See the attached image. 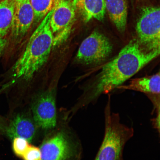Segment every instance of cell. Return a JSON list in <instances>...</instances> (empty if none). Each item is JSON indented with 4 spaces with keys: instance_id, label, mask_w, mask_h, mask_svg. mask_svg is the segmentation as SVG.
<instances>
[{
    "instance_id": "6da1fadb",
    "label": "cell",
    "mask_w": 160,
    "mask_h": 160,
    "mask_svg": "<svg viewBox=\"0 0 160 160\" xmlns=\"http://www.w3.org/2000/svg\"><path fill=\"white\" fill-rule=\"evenodd\" d=\"M159 53V51L146 52L137 41L131 40L116 57L102 68L89 89L87 102L117 88L157 58Z\"/></svg>"
},
{
    "instance_id": "7a4b0ae2",
    "label": "cell",
    "mask_w": 160,
    "mask_h": 160,
    "mask_svg": "<svg viewBox=\"0 0 160 160\" xmlns=\"http://www.w3.org/2000/svg\"><path fill=\"white\" fill-rule=\"evenodd\" d=\"M53 11V8L42 20L12 68V77L15 80L29 81L47 63L53 49L50 26Z\"/></svg>"
},
{
    "instance_id": "3957f363",
    "label": "cell",
    "mask_w": 160,
    "mask_h": 160,
    "mask_svg": "<svg viewBox=\"0 0 160 160\" xmlns=\"http://www.w3.org/2000/svg\"><path fill=\"white\" fill-rule=\"evenodd\" d=\"M66 120L44 135L39 147L41 160H81L82 148L77 134Z\"/></svg>"
},
{
    "instance_id": "277c9868",
    "label": "cell",
    "mask_w": 160,
    "mask_h": 160,
    "mask_svg": "<svg viewBox=\"0 0 160 160\" xmlns=\"http://www.w3.org/2000/svg\"><path fill=\"white\" fill-rule=\"evenodd\" d=\"M104 137L95 160H123L126 143L133 137L132 128L122 123L118 114L111 113L109 104L105 110Z\"/></svg>"
},
{
    "instance_id": "5b68a950",
    "label": "cell",
    "mask_w": 160,
    "mask_h": 160,
    "mask_svg": "<svg viewBox=\"0 0 160 160\" xmlns=\"http://www.w3.org/2000/svg\"><path fill=\"white\" fill-rule=\"evenodd\" d=\"M56 97V89H47L34 96L28 107L40 131L44 135L54 129L58 122Z\"/></svg>"
},
{
    "instance_id": "8992f818",
    "label": "cell",
    "mask_w": 160,
    "mask_h": 160,
    "mask_svg": "<svg viewBox=\"0 0 160 160\" xmlns=\"http://www.w3.org/2000/svg\"><path fill=\"white\" fill-rule=\"evenodd\" d=\"M160 13L159 7H145L137 22V41L146 52L160 51Z\"/></svg>"
},
{
    "instance_id": "52a82bcc",
    "label": "cell",
    "mask_w": 160,
    "mask_h": 160,
    "mask_svg": "<svg viewBox=\"0 0 160 160\" xmlns=\"http://www.w3.org/2000/svg\"><path fill=\"white\" fill-rule=\"evenodd\" d=\"M112 49L109 39L95 30L82 42L76 55L75 61L86 65H98L109 57Z\"/></svg>"
},
{
    "instance_id": "ba28073f",
    "label": "cell",
    "mask_w": 160,
    "mask_h": 160,
    "mask_svg": "<svg viewBox=\"0 0 160 160\" xmlns=\"http://www.w3.org/2000/svg\"><path fill=\"white\" fill-rule=\"evenodd\" d=\"M76 10L71 0H59L54 5L50 21L53 48L62 44L69 38L75 21Z\"/></svg>"
},
{
    "instance_id": "9c48e42d",
    "label": "cell",
    "mask_w": 160,
    "mask_h": 160,
    "mask_svg": "<svg viewBox=\"0 0 160 160\" xmlns=\"http://www.w3.org/2000/svg\"><path fill=\"white\" fill-rule=\"evenodd\" d=\"M7 133L11 139L16 137L24 138L30 143L36 142L41 132L32 115L28 107L20 110L12 118Z\"/></svg>"
},
{
    "instance_id": "30bf717a",
    "label": "cell",
    "mask_w": 160,
    "mask_h": 160,
    "mask_svg": "<svg viewBox=\"0 0 160 160\" xmlns=\"http://www.w3.org/2000/svg\"><path fill=\"white\" fill-rule=\"evenodd\" d=\"M34 12L29 0L16 2L10 41L15 45L22 41L34 21Z\"/></svg>"
},
{
    "instance_id": "8fae6325",
    "label": "cell",
    "mask_w": 160,
    "mask_h": 160,
    "mask_svg": "<svg viewBox=\"0 0 160 160\" xmlns=\"http://www.w3.org/2000/svg\"><path fill=\"white\" fill-rule=\"evenodd\" d=\"M160 77L159 72L152 75L131 80L127 85H120L117 88L133 90L148 95L154 105V109L160 108Z\"/></svg>"
},
{
    "instance_id": "7c38bea8",
    "label": "cell",
    "mask_w": 160,
    "mask_h": 160,
    "mask_svg": "<svg viewBox=\"0 0 160 160\" xmlns=\"http://www.w3.org/2000/svg\"><path fill=\"white\" fill-rule=\"evenodd\" d=\"M15 3V0L0 1V57L8 42L7 35L12 24Z\"/></svg>"
},
{
    "instance_id": "4fadbf2b",
    "label": "cell",
    "mask_w": 160,
    "mask_h": 160,
    "mask_svg": "<svg viewBox=\"0 0 160 160\" xmlns=\"http://www.w3.org/2000/svg\"><path fill=\"white\" fill-rule=\"evenodd\" d=\"M85 23L94 19L103 21L106 13L105 0H73Z\"/></svg>"
},
{
    "instance_id": "5bb4252c",
    "label": "cell",
    "mask_w": 160,
    "mask_h": 160,
    "mask_svg": "<svg viewBox=\"0 0 160 160\" xmlns=\"http://www.w3.org/2000/svg\"><path fill=\"white\" fill-rule=\"evenodd\" d=\"M106 10L118 31H125L127 23V0H105Z\"/></svg>"
},
{
    "instance_id": "9a60e30c",
    "label": "cell",
    "mask_w": 160,
    "mask_h": 160,
    "mask_svg": "<svg viewBox=\"0 0 160 160\" xmlns=\"http://www.w3.org/2000/svg\"><path fill=\"white\" fill-rule=\"evenodd\" d=\"M34 12V21L37 24L53 8L54 0H29Z\"/></svg>"
},
{
    "instance_id": "2e32d148",
    "label": "cell",
    "mask_w": 160,
    "mask_h": 160,
    "mask_svg": "<svg viewBox=\"0 0 160 160\" xmlns=\"http://www.w3.org/2000/svg\"><path fill=\"white\" fill-rule=\"evenodd\" d=\"M12 149L15 155L18 158H22L30 143L24 138L16 137L12 139Z\"/></svg>"
},
{
    "instance_id": "e0dca14e",
    "label": "cell",
    "mask_w": 160,
    "mask_h": 160,
    "mask_svg": "<svg viewBox=\"0 0 160 160\" xmlns=\"http://www.w3.org/2000/svg\"><path fill=\"white\" fill-rule=\"evenodd\" d=\"M41 151L40 148L30 145L22 158L23 160H41Z\"/></svg>"
},
{
    "instance_id": "ac0fdd59",
    "label": "cell",
    "mask_w": 160,
    "mask_h": 160,
    "mask_svg": "<svg viewBox=\"0 0 160 160\" xmlns=\"http://www.w3.org/2000/svg\"><path fill=\"white\" fill-rule=\"evenodd\" d=\"M59 1V0H54V5H55L56 3H57V2Z\"/></svg>"
},
{
    "instance_id": "d6986e66",
    "label": "cell",
    "mask_w": 160,
    "mask_h": 160,
    "mask_svg": "<svg viewBox=\"0 0 160 160\" xmlns=\"http://www.w3.org/2000/svg\"><path fill=\"white\" fill-rule=\"evenodd\" d=\"M23 1V0H15V2L20 1Z\"/></svg>"
}]
</instances>
